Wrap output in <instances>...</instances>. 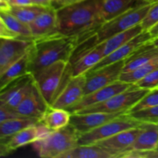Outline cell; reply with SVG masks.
Returning <instances> with one entry per match:
<instances>
[{
	"label": "cell",
	"mask_w": 158,
	"mask_h": 158,
	"mask_svg": "<svg viewBox=\"0 0 158 158\" xmlns=\"http://www.w3.org/2000/svg\"><path fill=\"white\" fill-rule=\"evenodd\" d=\"M101 24L100 0H85L57 10L58 32L66 36H78L79 43Z\"/></svg>",
	"instance_id": "obj_1"
},
{
	"label": "cell",
	"mask_w": 158,
	"mask_h": 158,
	"mask_svg": "<svg viewBox=\"0 0 158 158\" xmlns=\"http://www.w3.org/2000/svg\"><path fill=\"white\" fill-rule=\"evenodd\" d=\"M78 44V36L60 34L35 40L30 49L29 73L33 76L56 62H69Z\"/></svg>",
	"instance_id": "obj_2"
},
{
	"label": "cell",
	"mask_w": 158,
	"mask_h": 158,
	"mask_svg": "<svg viewBox=\"0 0 158 158\" xmlns=\"http://www.w3.org/2000/svg\"><path fill=\"white\" fill-rule=\"evenodd\" d=\"M78 133L69 124L58 131H51L32 144L40 157L63 158L65 154L78 146Z\"/></svg>",
	"instance_id": "obj_3"
},
{
	"label": "cell",
	"mask_w": 158,
	"mask_h": 158,
	"mask_svg": "<svg viewBox=\"0 0 158 158\" xmlns=\"http://www.w3.org/2000/svg\"><path fill=\"white\" fill-rule=\"evenodd\" d=\"M35 83L49 106L71 78L70 63L59 61L33 75Z\"/></svg>",
	"instance_id": "obj_4"
},
{
	"label": "cell",
	"mask_w": 158,
	"mask_h": 158,
	"mask_svg": "<svg viewBox=\"0 0 158 158\" xmlns=\"http://www.w3.org/2000/svg\"><path fill=\"white\" fill-rule=\"evenodd\" d=\"M152 4L153 2H149L140 7L131 9L128 12L100 25L94 33L97 44H100L113 35L125 32L140 24Z\"/></svg>",
	"instance_id": "obj_5"
},
{
	"label": "cell",
	"mask_w": 158,
	"mask_h": 158,
	"mask_svg": "<svg viewBox=\"0 0 158 158\" xmlns=\"http://www.w3.org/2000/svg\"><path fill=\"white\" fill-rule=\"evenodd\" d=\"M150 90L132 85L126 90L117 94L106 101L83 109L77 113L85 114L91 112L124 113L127 114Z\"/></svg>",
	"instance_id": "obj_6"
},
{
	"label": "cell",
	"mask_w": 158,
	"mask_h": 158,
	"mask_svg": "<svg viewBox=\"0 0 158 158\" xmlns=\"http://www.w3.org/2000/svg\"><path fill=\"white\" fill-rule=\"evenodd\" d=\"M142 123L131 117L128 114H123L89 132L79 136L78 145L94 144L100 140L112 137L122 131L139 127Z\"/></svg>",
	"instance_id": "obj_7"
},
{
	"label": "cell",
	"mask_w": 158,
	"mask_h": 158,
	"mask_svg": "<svg viewBox=\"0 0 158 158\" xmlns=\"http://www.w3.org/2000/svg\"><path fill=\"white\" fill-rule=\"evenodd\" d=\"M50 132L51 131L40 122L31 125L11 137L0 140V155L1 157L8 155L18 148L43 138Z\"/></svg>",
	"instance_id": "obj_8"
},
{
	"label": "cell",
	"mask_w": 158,
	"mask_h": 158,
	"mask_svg": "<svg viewBox=\"0 0 158 158\" xmlns=\"http://www.w3.org/2000/svg\"><path fill=\"white\" fill-rule=\"evenodd\" d=\"M34 86L35 80L31 73L13 80L1 89L0 104H4L15 110L32 92Z\"/></svg>",
	"instance_id": "obj_9"
},
{
	"label": "cell",
	"mask_w": 158,
	"mask_h": 158,
	"mask_svg": "<svg viewBox=\"0 0 158 158\" xmlns=\"http://www.w3.org/2000/svg\"><path fill=\"white\" fill-rule=\"evenodd\" d=\"M124 65L125 60H123L107 65L94 72L86 73L85 74L86 80L84 88V96L118 80L120 74L123 73Z\"/></svg>",
	"instance_id": "obj_10"
},
{
	"label": "cell",
	"mask_w": 158,
	"mask_h": 158,
	"mask_svg": "<svg viewBox=\"0 0 158 158\" xmlns=\"http://www.w3.org/2000/svg\"><path fill=\"white\" fill-rule=\"evenodd\" d=\"M131 86L132 84L118 80L111 84L84 96L78 103L69 107L67 110H69L71 114H75L89 106L100 104L108 100L114 96L126 90Z\"/></svg>",
	"instance_id": "obj_11"
},
{
	"label": "cell",
	"mask_w": 158,
	"mask_h": 158,
	"mask_svg": "<svg viewBox=\"0 0 158 158\" xmlns=\"http://www.w3.org/2000/svg\"><path fill=\"white\" fill-rule=\"evenodd\" d=\"M141 125L122 131L112 137L100 140L94 144L98 145L100 148L109 151L114 155L115 158L123 157L141 131Z\"/></svg>",
	"instance_id": "obj_12"
},
{
	"label": "cell",
	"mask_w": 158,
	"mask_h": 158,
	"mask_svg": "<svg viewBox=\"0 0 158 158\" xmlns=\"http://www.w3.org/2000/svg\"><path fill=\"white\" fill-rule=\"evenodd\" d=\"M151 40H152V37H151L149 32L143 31L141 33L138 34L135 37L131 39L127 43H126L123 46H121L118 49L111 52L110 54L105 56L100 63H97L93 69H91L87 73L94 72V71L97 70L100 68H103L107 65L112 64V63H117V62L126 60L132 54H134L139 48L143 46L146 43L151 42Z\"/></svg>",
	"instance_id": "obj_13"
},
{
	"label": "cell",
	"mask_w": 158,
	"mask_h": 158,
	"mask_svg": "<svg viewBox=\"0 0 158 158\" xmlns=\"http://www.w3.org/2000/svg\"><path fill=\"white\" fill-rule=\"evenodd\" d=\"M86 75H80L69 79L55 99L51 106L68 110L78 103L84 97Z\"/></svg>",
	"instance_id": "obj_14"
},
{
	"label": "cell",
	"mask_w": 158,
	"mask_h": 158,
	"mask_svg": "<svg viewBox=\"0 0 158 158\" xmlns=\"http://www.w3.org/2000/svg\"><path fill=\"white\" fill-rule=\"evenodd\" d=\"M33 41L20 39H3L0 42V74L28 52Z\"/></svg>",
	"instance_id": "obj_15"
},
{
	"label": "cell",
	"mask_w": 158,
	"mask_h": 158,
	"mask_svg": "<svg viewBox=\"0 0 158 158\" xmlns=\"http://www.w3.org/2000/svg\"><path fill=\"white\" fill-rule=\"evenodd\" d=\"M125 114L124 113H103L91 112L80 114H72L69 124L77 131L79 136L92 131L120 116Z\"/></svg>",
	"instance_id": "obj_16"
},
{
	"label": "cell",
	"mask_w": 158,
	"mask_h": 158,
	"mask_svg": "<svg viewBox=\"0 0 158 158\" xmlns=\"http://www.w3.org/2000/svg\"><path fill=\"white\" fill-rule=\"evenodd\" d=\"M29 26L34 40L60 34L57 25V11L52 6H49Z\"/></svg>",
	"instance_id": "obj_17"
},
{
	"label": "cell",
	"mask_w": 158,
	"mask_h": 158,
	"mask_svg": "<svg viewBox=\"0 0 158 158\" xmlns=\"http://www.w3.org/2000/svg\"><path fill=\"white\" fill-rule=\"evenodd\" d=\"M148 3L146 0H100V19L103 23Z\"/></svg>",
	"instance_id": "obj_18"
},
{
	"label": "cell",
	"mask_w": 158,
	"mask_h": 158,
	"mask_svg": "<svg viewBox=\"0 0 158 158\" xmlns=\"http://www.w3.org/2000/svg\"><path fill=\"white\" fill-rule=\"evenodd\" d=\"M49 107V105L43 98L35 83L32 92L15 108V110L25 117L40 120Z\"/></svg>",
	"instance_id": "obj_19"
},
{
	"label": "cell",
	"mask_w": 158,
	"mask_h": 158,
	"mask_svg": "<svg viewBox=\"0 0 158 158\" xmlns=\"http://www.w3.org/2000/svg\"><path fill=\"white\" fill-rule=\"evenodd\" d=\"M141 127V131L124 156L129 152H148L157 150L158 148V124L143 123Z\"/></svg>",
	"instance_id": "obj_20"
},
{
	"label": "cell",
	"mask_w": 158,
	"mask_h": 158,
	"mask_svg": "<svg viewBox=\"0 0 158 158\" xmlns=\"http://www.w3.org/2000/svg\"><path fill=\"white\" fill-rule=\"evenodd\" d=\"M104 58L103 46L101 43L96 46L94 49L80 57L79 60L70 64L71 77L84 75L100 63Z\"/></svg>",
	"instance_id": "obj_21"
},
{
	"label": "cell",
	"mask_w": 158,
	"mask_h": 158,
	"mask_svg": "<svg viewBox=\"0 0 158 158\" xmlns=\"http://www.w3.org/2000/svg\"><path fill=\"white\" fill-rule=\"evenodd\" d=\"M158 57V48L152 43V40L139 48L134 54L125 60L123 72L134 70L151 60Z\"/></svg>",
	"instance_id": "obj_22"
},
{
	"label": "cell",
	"mask_w": 158,
	"mask_h": 158,
	"mask_svg": "<svg viewBox=\"0 0 158 158\" xmlns=\"http://www.w3.org/2000/svg\"><path fill=\"white\" fill-rule=\"evenodd\" d=\"M30 49L21 58L12 63L5 72L0 74V89L6 87L13 80L29 73V65L30 59Z\"/></svg>",
	"instance_id": "obj_23"
},
{
	"label": "cell",
	"mask_w": 158,
	"mask_h": 158,
	"mask_svg": "<svg viewBox=\"0 0 158 158\" xmlns=\"http://www.w3.org/2000/svg\"><path fill=\"white\" fill-rule=\"evenodd\" d=\"M71 115L72 114L67 110L49 106L40 122L44 124L49 131H58L69 124Z\"/></svg>",
	"instance_id": "obj_24"
},
{
	"label": "cell",
	"mask_w": 158,
	"mask_h": 158,
	"mask_svg": "<svg viewBox=\"0 0 158 158\" xmlns=\"http://www.w3.org/2000/svg\"><path fill=\"white\" fill-rule=\"evenodd\" d=\"M144 30H143L141 24H139L125 32L113 35L110 38L100 43L103 46L104 57L110 54L111 52H113L114 50L118 49L119 47L123 46V44L130 41L131 39L135 37L138 34L141 33Z\"/></svg>",
	"instance_id": "obj_25"
},
{
	"label": "cell",
	"mask_w": 158,
	"mask_h": 158,
	"mask_svg": "<svg viewBox=\"0 0 158 158\" xmlns=\"http://www.w3.org/2000/svg\"><path fill=\"white\" fill-rule=\"evenodd\" d=\"M63 158H115L109 151L97 144L78 145Z\"/></svg>",
	"instance_id": "obj_26"
},
{
	"label": "cell",
	"mask_w": 158,
	"mask_h": 158,
	"mask_svg": "<svg viewBox=\"0 0 158 158\" xmlns=\"http://www.w3.org/2000/svg\"><path fill=\"white\" fill-rule=\"evenodd\" d=\"M39 122L40 120L38 119L30 117H22L2 122L0 123V140H5L19 131Z\"/></svg>",
	"instance_id": "obj_27"
},
{
	"label": "cell",
	"mask_w": 158,
	"mask_h": 158,
	"mask_svg": "<svg viewBox=\"0 0 158 158\" xmlns=\"http://www.w3.org/2000/svg\"><path fill=\"white\" fill-rule=\"evenodd\" d=\"M0 19L9 29L19 36V39L24 40L34 41L29 25L23 23L19 19L6 11H2Z\"/></svg>",
	"instance_id": "obj_28"
},
{
	"label": "cell",
	"mask_w": 158,
	"mask_h": 158,
	"mask_svg": "<svg viewBox=\"0 0 158 158\" xmlns=\"http://www.w3.org/2000/svg\"><path fill=\"white\" fill-rule=\"evenodd\" d=\"M49 6H42L39 5H28L22 6H10L6 10L17 19L26 24L29 25L40 14L44 12Z\"/></svg>",
	"instance_id": "obj_29"
},
{
	"label": "cell",
	"mask_w": 158,
	"mask_h": 158,
	"mask_svg": "<svg viewBox=\"0 0 158 158\" xmlns=\"http://www.w3.org/2000/svg\"><path fill=\"white\" fill-rule=\"evenodd\" d=\"M158 68V57L151 60L149 63L129 72H123L120 76L119 80L126 82L130 84H135L137 81Z\"/></svg>",
	"instance_id": "obj_30"
},
{
	"label": "cell",
	"mask_w": 158,
	"mask_h": 158,
	"mask_svg": "<svg viewBox=\"0 0 158 158\" xmlns=\"http://www.w3.org/2000/svg\"><path fill=\"white\" fill-rule=\"evenodd\" d=\"M158 106V88L150 90L127 114Z\"/></svg>",
	"instance_id": "obj_31"
},
{
	"label": "cell",
	"mask_w": 158,
	"mask_h": 158,
	"mask_svg": "<svg viewBox=\"0 0 158 158\" xmlns=\"http://www.w3.org/2000/svg\"><path fill=\"white\" fill-rule=\"evenodd\" d=\"M131 117L141 123H150L158 124V106L149 109L142 110L128 114Z\"/></svg>",
	"instance_id": "obj_32"
},
{
	"label": "cell",
	"mask_w": 158,
	"mask_h": 158,
	"mask_svg": "<svg viewBox=\"0 0 158 158\" xmlns=\"http://www.w3.org/2000/svg\"><path fill=\"white\" fill-rule=\"evenodd\" d=\"M134 85L139 88L148 90L158 88V68L148 73Z\"/></svg>",
	"instance_id": "obj_33"
},
{
	"label": "cell",
	"mask_w": 158,
	"mask_h": 158,
	"mask_svg": "<svg viewBox=\"0 0 158 158\" xmlns=\"http://www.w3.org/2000/svg\"><path fill=\"white\" fill-rule=\"evenodd\" d=\"M158 23V1L153 2L148 14L140 23L143 30L148 31Z\"/></svg>",
	"instance_id": "obj_34"
},
{
	"label": "cell",
	"mask_w": 158,
	"mask_h": 158,
	"mask_svg": "<svg viewBox=\"0 0 158 158\" xmlns=\"http://www.w3.org/2000/svg\"><path fill=\"white\" fill-rule=\"evenodd\" d=\"M22 117H25L19 114L15 110L12 109L4 104H0V123L6 121V120L22 118Z\"/></svg>",
	"instance_id": "obj_35"
},
{
	"label": "cell",
	"mask_w": 158,
	"mask_h": 158,
	"mask_svg": "<svg viewBox=\"0 0 158 158\" xmlns=\"http://www.w3.org/2000/svg\"><path fill=\"white\" fill-rule=\"evenodd\" d=\"M0 36L3 39H19V36L11 30L2 21H0Z\"/></svg>",
	"instance_id": "obj_36"
},
{
	"label": "cell",
	"mask_w": 158,
	"mask_h": 158,
	"mask_svg": "<svg viewBox=\"0 0 158 158\" xmlns=\"http://www.w3.org/2000/svg\"><path fill=\"white\" fill-rule=\"evenodd\" d=\"M83 1H85V0H53L51 3V6L57 11L62 8L77 4V3L81 2Z\"/></svg>",
	"instance_id": "obj_37"
},
{
	"label": "cell",
	"mask_w": 158,
	"mask_h": 158,
	"mask_svg": "<svg viewBox=\"0 0 158 158\" xmlns=\"http://www.w3.org/2000/svg\"><path fill=\"white\" fill-rule=\"evenodd\" d=\"M9 6H22L34 4L32 0H6Z\"/></svg>",
	"instance_id": "obj_38"
},
{
	"label": "cell",
	"mask_w": 158,
	"mask_h": 158,
	"mask_svg": "<svg viewBox=\"0 0 158 158\" xmlns=\"http://www.w3.org/2000/svg\"><path fill=\"white\" fill-rule=\"evenodd\" d=\"M35 5H39L42 6H51V3L53 0H32Z\"/></svg>",
	"instance_id": "obj_39"
},
{
	"label": "cell",
	"mask_w": 158,
	"mask_h": 158,
	"mask_svg": "<svg viewBox=\"0 0 158 158\" xmlns=\"http://www.w3.org/2000/svg\"><path fill=\"white\" fill-rule=\"evenodd\" d=\"M148 32H149V33L151 34V37H152V40H154V39L158 37V23L157 24L154 25L153 27H151V29L148 30Z\"/></svg>",
	"instance_id": "obj_40"
},
{
	"label": "cell",
	"mask_w": 158,
	"mask_h": 158,
	"mask_svg": "<svg viewBox=\"0 0 158 158\" xmlns=\"http://www.w3.org/2000/svg\"><path fill=\"white\" fill-rule=\"evenodd\" d=\"M152 43H153V44L156 46V47L158 48V37L154 39V40H152Z\"/></svg>",
	"instance_id": "obj_41"
},
{
	"label": "cell",
	"mask_w": 158,
	"mask_h": 158,
	"mask_svg": "<svg viewBox=\"0 0 158 158\" xmlns=\"http://www.w3.org/2000/svg\"><path fill=\"white\" fill-rule=\"evenodd\" d=\"M146 1H148V2H154L156 0H146Z\"/></svg>",
	"instance_id": "obj_42"
},
{
	"label": "cell",
	"mask_w": 158,
	"mask_h": 158,
	"mask_svg": "<svg viewBox=\"0 0 158 158\" xmlns=\"http://www.w3.org/2000/svg\"><path fill=\"white\" fill-rule=\"evenodd\" d=\"M156 151H157V155H158V148H157V150H156Z\"/></svg>",
	"instance_id": "obj_43"
},
{
	"label": "cell",
	"mask_w": 158,
	"mask_h": 158,
	"mask_svg": "<svg viewBox=\"0 0 158 158\" xmlns=\"http://www.w3.org/2000/svg\"><path fill=\"white\" fill-rule=\"evenodd\" d=\"M157 1H158V0H156V1H155V2H157Z\"/></svg>",
	"instance_id": "obj_44"
}]
</instances>
